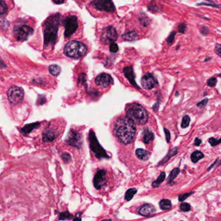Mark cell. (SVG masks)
Returning <instances> with one entry per match:
<instances>
[{
  "label": "cell",
  "mask_w": 221,
  "mask_h": 221,
  "mask_svg": "<svg viewBox=\"0 0 221 221\" xmlns=\"http://www.w3.org/2000/svg\"><path fill=\"white\" fill-rule=\"evenodd\" d=\"M136 124L128 117H119L113 125L114 134L123 144H130L136 134Z\"/></svg>",
  "instance_id": "1"
},
{
  "label": "cell",
  "mask_w": 221,
  "mask_h": 221,
  "mask_svg": "<svg viewBox=\"0 0 221 221\" xmlns=\"http://www.w3.org/2000/svg\"><path fill=\"white\" fill-rule=\"evenodd\" d=\"M60 20V14L56 13L47 18L43 24L44 46L52 47L56 43Z\"/></svg>",
  "instance_id": "2"
},
{
  "label": "cell",
  "mask_w": 221,
  "mask_h": 221,
  "mask_svg": "<svg viewBox=\"0 0 221 221\" xmlns=\"http://www.w3.org/2000/svg\"><path fill=\"white\" fill-rule=\"evenodd\" d=\"M127 117L135 124L143 125L148 119V115L146 110L138 103L129 105L127 110Z\"/></svg>",
  "instance_id": "3"
},
{
  "label": "cell",
  "mask_w": 221,
  "mask_h": 221,
  "mask_svg": "<svg viewBox=\"0 0 221 221\" xmlns=\"http://www.w3.org/2000/svg\"><path fill=\"white\" fill-rule=\"evenodd\" d=\"M87 51L86 45L81 42L71 40L65 45L64 53L67 56L70 58L79 59L85 56Z\"/></svg>",
  "instance_id": "4"
},
{
  "label": "cell",
  "mask_w": 221,
  "mask_h": 221,
  "mask_svg": "<svg viewBox=\"0 0 221 221\" xmlns=\"http://www.w3.org/2000/svg\"><path fill=\"white\" fill-rule=\"evenodd\" d=\"M89 142L90 147L93 152L96 154V157L98 159L101 158H109L110 156L106 153V152L100 145L99 142L96 138V136L93 131H90L89 133Z\"/></svg>",
  "instance_id": "5"
},
{
  "label": "cell",
  "mask_w": 221,
  "mask_h": 221,
  "mask_svg": "<svg viewBox=\"0 0 221 221\" xmlns=\"http://www.w3.org/2000/svg\"><path fill=\"white\" fill-rule=\"evenodd\" d=\"M63 25L65 27L64 36L71 37L77 30L79 27L78 19L76 16H68L63 21Z\"/></svg>",
  "instance_id": "6"
},
{
  "label": "cell",
  "mask_w": 221,
  "mask_h": 221,
  "mask_svg": "<svg viewBox=\"0 0 221 221\" xmlns=\"http://www.w3.org/2000/svg\"><path fill=\"white\" fill-rule=\"evenodd\" d=\"M7 97L11 104H19L24 99V91L20 87L16 86H11L7 91Z\"/></svg>",
  "instance_id": "7"
},
{
  "label": "cell",
  "mask_w": 221,
  "mask_h": 221,
  "mask_svg": "<svg viewBox=\"0 0 221 221\" xmlns=\"http://www.w3.org/2000/svg\"><path fill=\"white\" fill-rule=\"evenodd\" d=\"M34 29L28 25H23L16 26L14 28V36L18 41H25L31 36Z\"/></svg>",
  "instance_id": "8"
},
{
  "label": "cell",
  "mask_w": 221,
  "mask_h": 221,
  "mask_svg": "<svg viewBox=\"0 0 221 221\" xmlns=\"http://www.w3.org/2000/svg\"><path fill=\"white\" fill-rule=\"evenodd\" d=\"M117 39V33L116 29L112 26L105 27L102 30L101 40L102 43L109 44L114 42Z\"/></svg>",
  "instance_id": "9"
},
{
  "label": "cell",
  "mask_w": 221,
  "mask_h": 221,
  "mask_svg": "<svg viewBox=\"0 0 221 221\" xmlns=\"http://www.w3.org/2000/svg\"><path fill=\"white\" fill-rule=\"evenodd\" d=\"M91 5L98 10L108 13H113L116 10L112 0H93L91 2Z\"/></svg>",
  "instance_id": "10"
},
{
  "label": "cell",
  "mask_w": 221,
  "mask_h": 221,
  "mask_svg": "<svg viewBox=\"0 0 221 221\" xmlns=\"http://www.w3.org/2000/svg\"><path fill=\"white\" fill-rule=\"evenodd\" d=\"M66 142L71 146L75 147L77 148H81L82 145V135L74 130H71L68 134Z\"/></svg>",
  "instance_id": "11"
},
{
  "label": "cell",
  "mask_w": 221,
  "mask_h": 221,
  "mask_svg": "<svg viewBox=\"0 0 221 221\" xmlns=\"http://www.w3.org/2000/svg\"><path fill=\"white\" fill-rule=\"evenodd\" d=\"M95 82L97 86L105 88L109 85H112L113 82V80L109 74L103 73L97 76V77L95 79Z\"/></svg>",
  "instance_id": "12"
},
{
  "label": "cell",
  "mask_w": 221,
  "mask_h": 221,
  "mask_svg": "<svg viewBox=\"0 0 221 221\" xmlns=\"http://www.w3.org/2000/svg\"><path fill=\"white\" fill-rule=\"evenodd\" d=\"M106 171L104 169L99 170L95 175L93 178V185L97 189L99 190L102 188L106 182Z\"/></svg>",
  "instance_id": "13"
},
{
  "label": "cell",
  "mask_w": 221,
  "mask_h": 221,
  "mask_svg": "<svg viewBox=\"0 0 221 221\" xmlns=\"http://www.w3.org/2000/svg\"><path fill=\"white\" fill-rule=\"evenodd\" d=\"M141 83L143 88L145 90H151L158 85V81L154 77V75L151 73H147L142 77Z\"/></svg>",
  "instance_id": "14"
},
{
  "label": "cell",
  "mask_w": 221,
  "mask_h": 221,
  "mask_svg": "<svg viewBox=\"0 0 221 221\" xmlns=\"http://www.w3.org/2000/svg\"><path fill=\"white\" fill-rule=\"evenodd\" d=\"M156 212V208L151 204H143L138 209L139 214L144 217H149Z\"/></svg>",
  "instance_id": "15"
},
{
  "label": "cell",
  "mask_w": 221,
  "mask_h": 221,
  "mask_svg": "<svg viewBox=\"0 0 221 221\" xmlns=\"http://www.w3.org/2000/svg\"><path fill=\"white\" fill-rule=\"evenodd\" d=\"M57 136L55 129L53 127H50V125H49L47 127L45 128L43 132L42 138L44 142H51L54 140Z\"/></svg>",
  "instance_id": "16"
},
{
  "label": "cell",
  "mask_w": 221,
  "mask_h": 221,
  "mask_svg": "<svg viewBox=\"0 0 221 221\" xmlns=\"http://www.w3.org/2000/svg\"><path fill=\"white\" fill-rule=\"evenodd\" d=\"M123 73L124 75L127 78L128 81L130 82L131 85L136 87L137 89H140V88L138 86V85H137V83L135 81V75L134 73V70H133V68L132 67H125L123 69Z\"/></svg>",
  "instance_id": "17"
},
{
  "label": "cell",
  "mask_w": 221,
  "mask_h": 221,
  "mask_svg": "<svg viewBox=\"0 0 221 221\" xmlns=\"http://www.w3.org/2000/svg\"><path fill=\"white\" fill-rule=\"evenodd\" d=\"M40 125V123H39V122H35V123H34L26 125L21 129V133L24 135H28L34 130V129L38 128Z\"/></svg>",
  "instance_id": "18"
},
{
  "label": "cell",
  "mask_w": 221,
  "mask_h": 221,
  "mask_svg": "<svg viewBox=\"0 0 221 221\" xmlns=\"http://www.w3.org/2000/svg\"><path fill=\"white\" fill-rule=\"evenodd\" d=\"M142 139L145 143H149L154 139L153 132L151 131L148 128H145L142 132Z\"/></svg>",
  "instance_id": "19"
},
{
  "label": "cell",
  "mask_w": 221,
  "mask_h": 221,
  "mask_svg": "<svg viewBox=\"0 0 221 221\" xmlns=\"http://www.w3.org/2000/svg\"><path fill=\"white\" fill-rule=\"evenodd\" d=\"M136 154L139 159H142V160L143 161H147L148 159L150 158L151 156V153L149 152L142 149V148H138V149H137L136 151Z\"/></svg>",
  "instance_id": "20"
},
{
  "label": "cell",
  "mask_w": 221,
  "mask_h": 221,
  "mask_svg": "<svg viewBox=\"0 0 221 221\" xmlns=\"http://www.w3.org/2000/svg\"><path fill=\"white\" fill-rule=\"evenodd\" d=\"M122 39L127 41H134L138 39V34L136 31H128L121 36Z\"/></svg>",
  "instance_id": "21"
},
{
  "label": "cell",
  "mask_w": 221,
  "mask_h": 221,
  "mask_svg": "<svg viewBox=\"0 0 221 221\" xmlns=\"http://www.w3.org/2000/svg\"><path fill=\"white\" fill-rule=\"evenodd\" d=\"M159 207L162 210H168L172 207V203L169 199H162L159 202Z\"/></svg>",
  "instance_id": "22"
},
{
  "label": "cell",
  "mask_w": 221,
  "mask_h": 221,
  "mask_svg": "<svg viewBox=\"0 0 221 221\" xmlns=\"http://www.w3.org/2000/svg\"><path fill=\"white\" fill-rule=\"evenodd\" d=\"M179 173H180V169H179V168H175L171 171L169 176L168 178H167V182H168V184H173L174 183L173 180L177 177Z\"/></svg>",
  "instance_id": "23"
},
{
  "label": "cell",
  "mask_w": 221,
  "mask_h": 221,
  "mask_svg": "<svg viewBox=\"0 0 221 221\" xmlns=\"http://www.w3.org/2000/svg\"><path fill=\"white\" fill-rule=\"evenodd\" d=\"M204 154L202 153V152H200V151H196L195 152H193L191 156V161L193 162V163H197L199 162L200 159H201L202 158H204Z\"/></svg>",
  "instance_id": "24"
},
{
  "label": "cell",
  "mask_w": 221,
  "mask_h": 221,
  "mask_svg": "<svg viewBox=\"0 0 221 221\" xmlns=\"http://www.w3.org/2000/svg\"><path fill=\"white\" fill-rule=\"evenodd\" d=\"M8 13V7H7L6 3L0 0V18L5 16Z\"/></svg>",
  "instance_id": "25"
},
{
  "label": "cell",
  "mask_w": 221,
  "mask_h": 221,
  "mask_svg": "<svg viewBox=\"0 0 221 221\" xmlns=\"http://www.w3.org/2000/svg\"><path fill=\"white\" fill-rule=\"evenodd\" d=\"M177 152H178V150H177V148H174V149L168 152V154H167V156H165V157L162 159V161L161 162H159V163H158V165H162V164H164V163H166L167 161H168L169 159L171 157H173V156H174V155H176V154H177Z\"/></svg>",
  "instance_id": "26"
},
{
  "label": "cell",
  "mask_w": 221,
  "mask_h": 221,
  "mask_svg": "<svg viewBox=\"0 0 221 221\" xmlns=\"http://www.w3.org/2000/svg\"><path fill=\"white\" fill-rule=\"evenodd\" d=\"M165 178V172H162L161 174H159V176L158 177L156 180L152 182V187L153 188H158L162 183L164 181Z\"/></svg>",
  "instance_id": "27"
},
{
  "label": "cell",
  "mask_w": 221,
  "mask_h": 221,
  "mask_svg": "<svg viewBox=\"0 0 221 221\" xmlns=\"http://www.w3.org/2000/svg\"><path fill=\"white\" fill-rule=\"evenodd\" d=\"M49 71L51 75L54 76L59 75L61 72V68L56 64H52L49 67Z\"/></svg>",
  "instance_id": "28"
},
{
  "label": "cell",
  "mask_w": 221,
  "mask_h": 221,
  "mask_svg": "<svg viewBox=\"0 0 221 221\" xmlns=\"http://www.w3.org/2000/svg\"><path fill=\"white\" fill-rule=\"evenodd\" d=\"M137 193V189L135 188H131L128 189L125 193V199L127 201H130L134 197V195Z\"/></svg>",
  "instance_id": "29"
},
{
  "label": "cell",
  "mask_w": 221,
  "mask_h": 221,
  "mask_svg": "<svg viewBox=\"0 0 221 221\" xmlns=\"http://www.w3.org/2000/svg\"><path fill=\"white\" fill-rule=\"evenodd\" d=\"M190 123V117L188 116H185L184 117H183V119L182 121V124H181V127L183 128H187L189 125Z\"/></svg>",
  "instance_id": "30"
},
{
  "label": "cell",
  "mask_w": 221,
  "mask_h": 221,
  "mask_svg": "<svg viewBox=\"0 0 221 221\" xmlns=\"http://www.w3.org/2000/svg\"><path fill=\"white\" fill-rule=\"evenodd\" d=\"M72 217H73V215H71L69 212L66 211L60 213L59 220H68L71 219Z\"/></svg>",
  "instance_id": "31"
},
{
  "label": "cell",
  "mask_w": 221,
  "mask_h": 221,
  "mask_svg": "<svg viewBox=\"0 0 221 221\" xmlns=\"http://www.w3.org/2000/svg\"><path fill=\"white\" fill-rule=\"evenodd\" d=\"M180 209L183 212H188L191 209V205L188 203H182L180 205Z\"/></svg>",
  "instance_id": "32"
},
{
  "label": "cell",
  "mask_w": 221,
  "mask_h": 221,
  "mask_svg": "<svg viewBox=\"0 0 221 221\" xmlns=\"http://www.w3.org/2000/svg\"><path fill=\"white\" fill-rule=\"evenodd\" d=\"M61 158H62V160L64 162L67 163H70L71 159V155L69 153H66V152H65V153H63L62 155H61Z\"/></svg>",
  "instance_id": "33"
},
{
  "label": "cell",
  "mask_w": 221,
  "mask_h": 221,
  "mask_svg": "<svg viewBox=\"0 0 221 221\" xmlns=\"http://www.w3.org/2000/svg\"><path fill=\"white\" fill-rule=\"evenodd\" d=\"M194 192L192 191V192H190V193H184V194H181V195H179V196H178V200L180 201V202H182V201L185 200L187 199V198H188Z\"/></svg>",
  "instance_id": "34"
},
{
  "label": "cell",
  "mask_w": 221,
  "mask_h": 221,
  "mask_svg": "<svg viewBox=\"0 0 221 221\" xmlns=\"http://www.w3.org/2000/svg\"><path fill=\"white\" fill-rule=\"evenodd\" d=\"M209 143H210V145L212 147H214L215 145H219L220 143V139H217L214 138H211L209 139Z\"/></svg>",
  "instance_id": "35"
},
{
  "label": "cell",
  "mask_w": 221,
  "mask_h": 221,
  "mask_svg": "<svg viewBox=\"0 0 221 221\" xmlns=\"http://www.w3.org/2000/svg\"><path fill=\"white\" fill-rule=\"evenodd\" d=\"M45 102H46V98H45V97L44 96H39L37 99L36 104L38 105H42L45 103Z\"/></svg>",
  "instance_id": "36"
},
{
  "label": "cell",
  "mask_w": 221,
  "mask_h": 221,
  "mask_svg": "<svg viewBox=\"0 0 221 221\" xmlns=\"http://www.w3.org/2000/svg\"><path fill=\"white\" fill-rule=\"evenodd\" d=\"M118 49H119V47H118L117 45L115 43H112L110 44V51L112 53H116L118 51Z\"/></svg>",
  "instance_id": "37"
},
{
  "label": "cell",
  "mask_w": 221,
  "mask_h": 221,
  "mask_svg": "<svg viewBox=\"0 0 221 221\" xmlns=\"http://www.w3.org/2000/svg\"><path fill=\"white\" fill-rule=\"evenodd\" d=\"M217 82V79L215 78V77H213V78H211V79H209L208 80V82H207V84H208V85L209 86L213 87V86H215L216 85Z\"/></svg>",
  "instance_id": "38"
},
{
  "label": "cell",
  "mask_w": 221,
  "mask_h": 221,
  "mask_svg": "<svg viewBox=\"0 0 221 221\" xmlns=\"http://www.w3.org/2000/svg\"><path fill=\"white\" fill-rule=\"evenodd\" d=\"M175 35H176V33L175 32H172L171 33L169 36H168V38L167 39V44H171L173 43V42L174 39V36H175Z\"/></svg>",
  "instance_id": "39"
},
{
  "label": "cell",
  "mask_w": 221,
  "mask_h": 221,
  "mask_svg": "<svg viewBox=\"0 0 221 221\" xmlns=\"http://www.w3.org/2000/svg\"><path fill=\"white\" fill-rule=\"evenodd\" d=\"M86 75L85 74H81L80 75L79 78V82L80 83H81L82 85H86Z\"/></svg>",
  "instance_id": "40"
},
{
  "label": "cell",
  "mask_w": 221,
  "mask_h": 221,
  "mask_svg": "<svg viewBox=\"0 0 221 221\" xmlns=\"http://www.w3.org/2000/svg\"><path fill=\"white\" fill-rule=\"evenodd\" d=\"M185 29H186V23L185 22L182 23V24H181L180 25H179V27H178L179 32L184 33L185 32Z\"/></svg>",
  "instance_id": "41"
},
{
  "label": "cell",
  "mask_w": 221,
  "mask_h": 221,
  "mask_svg": "<svg viewBox=\"0 0 221 221\" xmlns=\"http://www.w3.org/2000/svg\"><path fill=\"white\" fill-rule=\"evenodd\" d=\"M208 101V99H207V98L204 99V100H202L201 102H199V103L197 104V106L200 108H203V107H204L205 105H206Z\"/></svg>",
  "instance_id": "42"
},
{
  "label": "cell",
  "mask_w": 221,
  "mask_h": 221,
  "mask_svg": "<svg viewBox=\"0 0 221 221\" xmlns=\"http://www.w3.org/2000/svg\"><path fill=\"white\" fill-rule=\"evenodd\" d=\"M164 132H165V138H166V141L167 143H169L170 142V139H171V134H170V132L169 130H167V128H164Z\"/></svg>",
  "instance_id": "43"
},
{
  "label": "cell",
  "mask_w": 221,
  "mask_h": 221,
  "mask_svg": "<svg viewBox=\"0 0 221 221\" xmlns=\"http://www.w3.org/2000/svg\"><path fill=\"white\" fill-rule=\"evenodd\" d=\"M200 30L201 33H202L204 35H207L209 32V30L207 28V27H205V26H200Z\"/></svg>",
  "instance_id": "44"
},
{
  "label": "cell",
  "mask_w": 221,
  "mask_h": 221,
  "mask_svg": "<svg viewBox=\"0 0 221 221\" xmlns=\"http://www.w3.org/2000/svg\"><path fill=\"white\" fill-rule=\"evenodd\" d=\"M215 51L218 55L219 56H220V53H221V45L220 44H217L215 48Z\"/></svg>",
  "instance_id": "45"
},
{
  "label": "cell",
  "mask_w": 221,
  "mask_h": 221,
  "mask_svg": "<svg viewBox=\"0 0 221 221\" xmlns=\"http://www.w3.org/2000/svg\"><path fill=\"white\" fill-rule=\"evenodd\" d=\"M52 1H53V3H55V4L60 5V4H62L63 3H64L65 0H52Z\"/></svg>",
  "instance_id": "46"
},
{
  "label": "cell",
  "mask_w": 221,
  "mask_h": 221,
  "mask_svg": "<svg viewBox=\"0 0 221 221\" xmlns=\"http://www.w3.org/2000/svg\"><path fill=\"white\" fill-rule=\"evenodd\" d=\"M6 67H7L6 64L1 59H0V68H1V69H4Z\"/></svg>",
  "instance_id": "47"
},
{
  "label": "cell",
  "mask_w": 221,
  "mask_h": 221,
  "mask_svg": "<svg viewBox=\"0 0 221 221\" xmlns=\"http://www.w3.org/2000/svg\"><path fill=\"white\" fill-rule=\"evenodd\" d=\"M201 143H202V140L200 139L199 138H197L195 140V143H194V144H195V145H196V146H199V145H200Z\"/></svg>",
  "instance_id": "48"
}]
</instances>
